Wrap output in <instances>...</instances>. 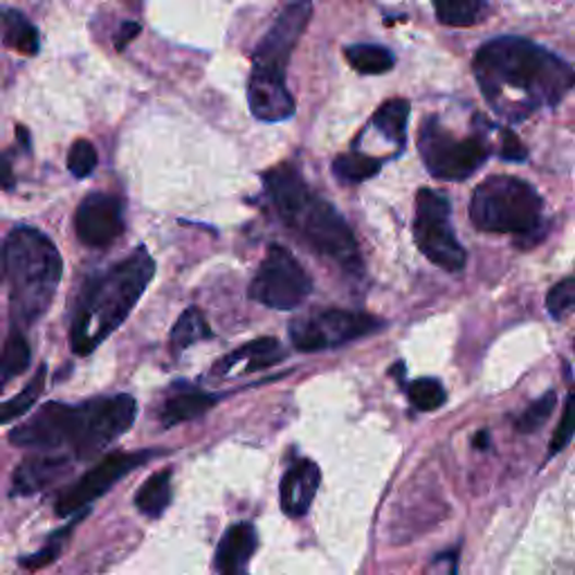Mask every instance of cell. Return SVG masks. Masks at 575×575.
Masks as SVG:
<instances>
[{"label":"cell","mask_w":575,"mask_h":575,"mask_svg":"<svg viewBox=\"0 0 575 575\" xmlns=\"http://www.w3.org/2000/svg\"><path fill=\"white\" fill-rule=\"evenodd\" d=\"M59 537H61V535H59ZM59 537H52L50 547H46L44 551H39V553H36V555H29V558L21 560V562H23V566H27V568H41V566H46V564L54 562V560H57V555H59V551H61V542H59Z\"/></svg>","instance_id":"cell-35"},{"label":"cell","mask_w":575,"mask_h":575,"mask_svg":"<svg viewBox=\"0 0 575 575\" xmlns=\"http://www.w3.org/2000/svg\"><path fill=\"white\" fill-rule=\"evenodd\" d=\"M418 151L425 169L441 180H465L475 175L488 154V142L479 135L456 139L439 118H427L418 133Z\"/></svg>","instance_id":"cell-7"},{"label":"cell","mask_w":575,"mask_h":575,"mask_svg":"<svg viewBox=\"0 0 575 575\" xmlns=\"http://www.w3.org/2000/svg\"><path fill=\"white\" fill-rule=\"evenodd\" d=\"M16 185L14 169H12V158L10 154H0V189L10 192Z\"/></svg>","instance_id":"cell-36"},{"label":"cell","mask_w":575,"mask_h":575,"mask_svg":"<svg viewBox=\"0 0 575 575\" xmlns=\"http://www.w3.org/2000/svg\"><path fill=\"white\" fill-rule=\"evenodd\" d=\"M499 156L503 160H511V162H524L528 158V151L522 144V139L511 129L501 131V151H499Z\"/></svg>","instance_id":"cell-34"},{"label":"cell","mask_w":575,"mask_h":575,"mask_svg":"<svg viewBox=\"0 0 575 575\" xmlns=\"http://www.w3.org/2000/svg\"><path fill=\"white\" fill-rule=\"evenodd\" d=\"M0 36H3V44L21 54L34 57L41 50V39L39 29L32 25V21L21 14L19 10L0 8Z\"/></svg>","instance_id":"cell-20"},{"label":"cell","mask_w":575,"mask_h":575,"mask_svg":"<svg viewBox=\"0 0 575 575\" xmlns=\"http://www.w3.org/2000/svg\"><path fill=\"white\" fill-rule=\"evenodd\" d=\"M575 306V283L571 277L555 283L547 295V308L553 319H564Z\"/></svg>","instance_id":"cell-32"},{"label":"cell","mask_w":575,"mask_h":575,"mask_svg":"<svg viewBox=\"0 0 575 575\" xmlns=\"http://www.w3.org/2000/svg\"><path fill=\"white\" fill-rule=\"evenodd\" d=\"M407 393H409V403L418 412H435V409L443 407L445 401H448L445 387L437 378H418V380H414L409 384Z\"/></svg>","instance_id":"cell-29"},{"label":"cell","mask_w":575,"mask_h":575,"mask_svg":"<svg viewBox=\"0 0 575 575\" xmlns=\"http://www.w3.org/2000/svg\"><path fill=\"white\" fill-rule=\"evenodd\" d=\"M266 192L279 219L295 230L315 252L351 274L363 272L357 241L344 216L317 196L293 164H279L266 173Z\"/></svg>","instance_id":"cell-3"},{"label":"cell","mask_w":575,"mask_h":575,"mask_svg":"<svg viewBox=\"0 0 575 575\" xmlns=\"http://www.w3.org/2000/svg\"><path fill=\"white\" fill-rule=\"evenodd\" d=\"M249 111L261 122H283L295 115V99L285 82H272L249 75L247 84Z\"/></svg>","instance_id":"cell-16"},{"label":"cell","mask_w":575,"mask_h":575,"mask_svg":"<svg viewBox=\"0 0 575 575\" xmlns=\"http://www.w3.org/2000/svg\"><path fill=\"white\" fill-rule=\"evenodd\" d=\"M158 452H118V454H108L101 458L93 470H88L75 486H70L59 499H57V515L68 517L75 515L82 509H86L90 501L101 497L103 492L111 490L122 477L129 473L137 470L142 463H147L156 456Z\"/></svg>","instance_id":"cell-12"},{"label":"cell","mask_w":575,"mask_h":575,"mask_svg":"<svg viewBox=\"0 0 575 575\" xmlns=\"http://www.w3.org/2000/svg\"><path fill=\"white\" fill-rule=\"evenodd\" d=\"M211 335L213 333L207 327V319H205L203 310H198L196 306H189L183 315L178 317L175 327L171 331V348H173V353H183L192 344L207 340Z\"/></svg>","instance_id":"cell-24"},{"label":"cell","mask_w":575,"mask_h":575,"mask_svg":"<svg viewBox=\"0 0 575 575\" xmlns=\"http://www.w3.org/2000/svg\"><path fill=\"white\" fill-rule=\"evenodd\" d=\"M473 223L481 232L513 234L519 245H535L545 234V200L513 175H492L475 189Z\"/></svg>","instance_id":"cell-6"},{"label":"cell","mask_w":575,"mask_h":575,"mask_svg":"<svg viewBox=\"0 0 575 575\" xmlns=\"http://www.w3.org/2000/svg\"><path fill=\"white\" fill-rule=\"evenodd\" d=\"M29 357H32V351H29L27 340L23 338L21 331H14L8 338L3 351H0V374L8 378L25 374L29 367Z\"/></svg>","instance_id":"cell-28"},{"label":"cell","mask_w":575,"mask_h":575,"mask_svg":"<svg viewBox=\"0 0 575 575\" xmlns=\"http://www.w3.org/2000/svg\"><path fill=\"white\" fill-rule=\"evenodd\" d=\"M321 473L315 461L299 458L288 467L281 479V511L288 517H302L310 511V503L319 490Z\"/></svg>","instance_id":"cell-14"},{"label":"cell","mask_w":575,"mask_h":575,"mask_svg":"<svg viewBox=\"0 0 575 575\" xmlns=\"http://www.w3.org/2000/svg\"><path fill=\"white\" fill-rule=\"evenodd\" d=\"M5 277V255H3V247H0V279Z\"/></svg>","instance_id":"cell-40"},{"label":"cell","mask_w":575,"mask_h":575,"mask_svg":"<svg viewBox=\"0 0 575 575\" xmlns=\"http://www.w3.org/2000/svg\"><path fill=\"white\" fill-rule=\"evenodd\" d=\"M344 57L351 63V68L359 72V75H384V72H389L395 65L393 54L387 48L374 46V44L346 46Z\"/></svg>","instance_id":"cell-23"},{"label":"cell","mask_w":575,"mask_h":575,"mask_svg":"<svg viewBox=\"0 0 575 575\" xmlns=\"http://www.w3.org/2000/svg\"><path fill=\"white\" fill-rule=\"evenodd\" d=\"M0 393H3V378H0Z\"/></svg>","instance_id":"cell-41"},{"label":"cell","mask_w":575,"mask_h":575,"mask_svg":"<svg viewBox=\"0 0 575 575\" xmlns=\"http://www.w3.org/2000/svg\"><path fill=\"white\" fill-rule=\"evenodd\" d=\"M70 473V458L63 454H34L25 458L14 473L12 494L29 497L50 488Z\"/></svg>","instance_id":"cell-15"},{"label":"cell","mask_w":575,"mask_h":575,"mask_svg":"<svg viewBox=\"0 0 575 575\" xmlns=\"http://www.w3.org/2000/svg\"><path fill=\"white\" fill-rule=\"evenodd\" d=\"M555 405H558V395H555V391L545 393L542 399L535 401V403H533V405H530V407L517 418V423H515L517 431H522V435H533V431H537L539 427H542V425L551 418Z\"/></svg>","instance_id":"cell-30"},{"label":"cell","mask_w":575,"mask_h":575,"mask_svg":"<svg viewBox=\"0 0 575 575\" xmlns=\"http://www.w3.org/2000/svg\"><path fill=\"white\" fill-rule=\"evenodd\" d=\"M435 10H437V19L443 25L470 27L484 19V14L488 12V5L481 3V0H445V3L439 0Z\"/></svg>","instance_id":"cell-26"},{"label":"cell","mask_w":575,"mask_h":575,"mask_svg":"<svg viewBox=\"0 0 575 575\" xmlns=\"http://www.w3.org/2000/svg\"><path fill=\"white\" fill-rule=\"evenodd\" d=\"M46 374H48V369L41 367L39 371H36V376L32 378V382L16 395V399L0 405V425H5L10 420H16V418L25 416L34 407V403L39 401V395L44 393Z\"/></svg>","instance_id":"cell-27"},{"label":"cell","mask_w":575,"mask_h":575,"mask_svg":"<svg viewBox=\"0 0 575 575\" xmlns=\"http://www.w3.org/2000/svg\"><path fill=\"white\" fill-rule=\"evenodd\" d=\"M283 357H285V348L274 338H261L225 355L223 363L219 367H213V374L247 376L252 371H261L279 365Z\"/></svg>","instance_id":"cell-17"},{"label":"cell","mask_w":575,"mask_h":575,"mask_svg":"<svg viewBox=\"0 0 575 575\" xmlns=\"http://www.w3.org/2000/svg\"><path fill=\"white\" fill-rule=\"evenodd\" d=\"M75 230L84 245L108 247L124 234L122 200L111 194H90L77 209Z\"/></svg>","instance_id":"cell-13"},{"label":"cell","mask_w":575,"mask_h":575,"mask_svg":"<svg viewBox=\"0 0 575 575\" xmlns=\"http://www.w3.org/2000/svg\"><path fill=\"white\" fill-rule=\"evenodd\" d=\"M414 238L423 257L445 272H461L467 255L452 228L450 198L439 189H420L416 196Z\"/></svg>","instance_id":"cell-8"},{"label":"cell","mask_w":575,"mask_h":575,"mask_svg":"<svg viewBox=\"0 0 575 575\" xmlns=\"http://www.w3.org/2000/svg\"><path fill=\"white\" fill-rule=\"evenodd\" d=\"M257 549V530L252 524H234L223 535L219 549H216L213 564L223 575H238Z\"/></svg>","instance_id":"cell-18"},{"label":"cell","mask_w":575,"mask_h":575,"mask_svg":"<svg viewBox=\"0 0 575 575\" xmlns=\"http://www.w3.org/2000/svg\"><path fill=\"white\" fill-rule=\"evenodd\" d=\"M213 405H216V399L211 393H205L187 384H180L160 407V423L164 427L187 423V420L203 416Z\"/></svg>","instance_id":"cell-19"},{"label":"cell","mask_w":575,"mask_h":575,"mask_svg":"<svg viewBox=\"0 0 575 575\" xmlns=\"http://www.w3.org/2000/svg\"><path fill=\"white\" fill-rule=\"evenodd\" d=\"M488 443H490V435H488V431H479V437L475 439V445H477L479 450H486Z\"/></svg>","instance_id":"cell-38"},{"label":"cell","mask_w":575,"mask_h":575,"mask_svg":"<svg viewBox=\"0 0 575 575\" xmlns=\"http://www.w3.org/2000/svg\"><path fill=\"white\" fill-rule=\"evenodd\" d=\"M97 167V149L88 139H77L68 154V169L75 178H88Z\"/></svg>","instance_id":"cell-31"},{"label":"cell","mask_w":575,"mask_h":575,"mask_svg":"<svg viewBox=\"0 0 575 575\" xmlns=\"http://www.w3.org/2000/svg\"><path fill=\"white\" fill-rule=\"evenodd\" d=\"M573 393L566 395V401H564V412H562V418H560V425L555 429V435L551 439V445H549V456H555L558 452H562L571 439H573Z\"/></svg>","instance_id":"cell-33"},{"label":"cell","mask_w":575,"mask_h":575,"mask_svg":"<svg viewBox=\"0 0 575 575\" xmlns=\"http://www.w3.org/2000/svg\"><path fill=\"white\" fill-rule=\"evenodd\" d=\"M409 101L407 99H389L384 101L376 115L374 126L393 144L403 147L407 139V120H409Z\"/></svg>","instance_id":"cell-22"},{"label":"cell","mask_w":575,"mask_h":575,"mask_svg":"<svg viewBox=\"0 0 575 575\" xmlns=\"http://www.w3.org/2000/svg\"><path fill=\"white\" fill-rule=\"evenodd\" d=\"M473 70L492 113L509 122L560 103L573 88L571 65L522 36H497L481 46Z\"/></svg>","instance_id":"cell-1"},{"label":"cell","mask_w":575,"mask_h":575,"mask_svg":"<svg viewBox=\"0 0 575 575\" xmlns=\"http://www.w3.org/2000/svg\"><path fill=\"white\" fill-rule=\"evenodd\" d=\"M382 169V160L369 158L359 151H351L344 156H338L333 162V173L344 185L365 183V180L374 178Z\"/></svg>","instance_id":"cell-25"},{"label":"cell","mask_w":575,"mask_h":575,"mask_svg":"<svg viewBox=\"0 0 575 575\" xmlns=\"http://www.w3.org/2000/svg\"><path fill=\"white\" fill-rule=\"evenodd\" d=\"M154 274L156 261L147 247H137L129 259L95 274L86 283L72 317L70 348L77 355H90L111 338L147 291Z\"/></svg>","instance_id":"cell-4"},{"label":"cell","mask_w":575,"mask_h":575,"mask_svg":"<svg viewBox=\"0 0 575 575\" xmlns=\"http://www.w3.org/2000/svg\"><path fill=\"white\" fill-rule=\"evenodd\" d=\"M310 16V3L285 5L264 36V41L257 46L255 54H252V75L272 82H285V65L291 61V54L299 44L304 29L308 27Z\"/></svg>","instance_id":"cell-11"},{"label":"cell","mask_w":575,"mask_h":575,"mask_svg":"<svg viewBox=\"0 0 575 575\" xmlns=\"http://www.w3.org/2000/svg\"><path fill=\"white\" fill-rule=\"evenodd\" d=\"M16 133H19V139H21L23 147H25V149H29V133H25V129H23V126H19V129H16Z\"/></svg>","instance_id":"cell-39"},{"label":"cell","mask_w":575,"mask_h":575,"mask_svg":"<svg viewBox=\"0 0 575 575\" xmlns=\"http://www.w3.org/2000/svg\"><path fill=\"white\" fill-rule=\"evenodd\" d=\"M313 293V279L283 245H270L249 283V299L274 310H291Z\"/></svg>","instance_id":"cell-9"},{"label":"cell","mask_w":575,"mask_h":575,"mask_svg":"<svg viewBox=\"0 0 575 575\" xmlns=\"http://www.w3.org/2000/svg\"><path fill=\"white\" fill-rule=\"evenodd\" d=\"M171 503V470L156 473L144 481V486L135 494V506L142 515L160 517Z\"/></svg>","instance_id":"cell-21"},{"label":"cell","mask_w":575,"mask_h":575,"mask_svg":"<svg viewBox=\"0 0 575 575\" xmlns=\"http://www.w3.org/2000/svg\"><path fill=\"white\" fill-rule=\"evenodd\" d=\"M10 279V315L16 327L39 321L59 288L63 261L54 243L34 228H16L3 247Z\"/></svg>","instance_id":"cell-5"},{"label":"cell","mask_w":575,"mask_h":575,"mask_svg":"<svg viewBox=\"0 0 575 575\" xmlns=\"http://www.w3.org/2000/svg\"><path fill=\"white\" fill-rule=\"evenodd\" d=\"M137 403L129 393L99 395L82 405L46 403L32 418L14 427L10 443L27 450L70 448L75 458H93L135 423Z\"/></svg>","instance_id":"cell-2"},{"label":"cell","mask_w":575,"mask_h":575,"mask_svg":"<svg viewBox=\"0 0 575 575\" xmlns=\"http://www.w3.org/2000/svg\"><path fill=\"white\" fill-rule=\"evenodd\" d=\"M382 329V321L367 313L351 310H323L313 317L293 321L291 340L297 351L315 353L333 348L359 338H367Z\"/></svg>","instance_id":"cell-10"},{"label":"cell","mask_w":575,"mask_h":575,"mask_svg":"<svg viewBox=\"0 0 575 575\" xmlns=\"http://www.w3.org/2000/svg\"><path fill=\"white\" fill-rule=\"evenodd\" d=\"M139 34V25L137 23H131V21H126L124 25H122V29H120V34H118V41H115V48L118 50H124L133 39H135V36Z\"/></svg>","instance_id":"cell-37"}]
</instances>
